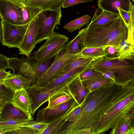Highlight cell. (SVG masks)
Returning <instances> with one entry per match:
<instances>
[{
	"instance_id": "obj_35",
	"label": "cell",
	"mask_w": 134,
	"mask_h": 134,
	"mask_svg": "<svg viewBox=\"0 0 134 134\" xmlns=\"http://www.w3.org/2000/svg\"><path fill=\"white\" fill-rule=\"evenodd\" d=\"M86 105L84 102L80 105H78L72 111L68 116L66 122H70L74 121L80 114Z\"/></svg>"
},
{
	"instance_id": "obj_33",
	"label": "cell",
	"mask_w": 134,
	"mask_h": 134,
	"mask_svg": "<svg viewBox=\"0 0 134 134\" xmlns=\"http://www.w3.org/2000/svg\"><path fill=\"white\" fill-rule=\"evenodd\" d=\"M102 73L90 66L79 74L81 81L91 79L102 75Z\"/></svg>"
},
{
	"instance_id": "obj_37",
	"label": "cell",
	"mask_w": 134,
	"mask_h": 134,
	"mask_svg": "<svg viewBox=\"0 0 134 134\" xmlns=\"http://www.w3.org/2000/svg\"><path fill=\"white\" fill-rule=\"evenodd\" d=\"M119 14L125 25L128 28L131 15V10L129 12L125 11L120 8H118Z\"/></svg>"
},
{
	"instance_id": "obj_47",
	"label": "cell",
	"mask_w": 134,
	"mask_h": 134,
	"mask_svg": "<svg viewBox=\"0 0 134 134\" xmlns=\"http://www.w3.org/2000/svg\"><path fill=\"white\" fill-rule=\"evenodd\" d=\"M132 1L133 2L134 1V0H132Z\"/></svg>"
},
{
	"instance_id": "obj_7",
	"label": "cell",
	"mask_w": 134,
	"mask_h": 134,
	"mask_svg": "<svg viewBox=\"0 0 134 134\" xmlns=\"http://www.w3.org/2000/svg\"><path fill=\"white\" fill-rule=\"evenodd\" d=\"M81 57L79 54L73 55L70 54L65 47L55 56L51 66L40 76L36 83L32 85L39 87L44 86L56 77L67 65Z\"/></svg>"
},
{
	"instance_id": "obj_39",
	"label": "cell",
	"mask_w": 134,
	"mask_h": 134,
	"mask_svg": "<svg viewBox=\"0 0 134 134\" xmlns=\"http://www.w3.org/2000/svg\"><path fill=\"white\" fill-rule=\"evenodd\" d=\"M106 56L111 58H118V49L111 46H108L106 47L105 49Z\"/></svg>"
},
{
	"instance_id": "obj_25",
	"label": "cell",
	"mask_w": 134,
	"mask_h": 134,
	"mask_svg": "<svg viewBox=\"0 0 134 134\" xmlns=\"http://www.w3.org/2000/svg\"><path fill=\"white\" fill-rule=\"evenodd\" d=\"M64 0H30L25 2L26 5L42 10L55 9L61 8Z\"/></svg>"
},
{
	"instance_id": "obj_4",
	"label": "cell",
	"mask_w": 134,
	"mask_h": 134,
	"mask_svg": "<svg viewBox=\"0 0 134 134\" xmlns=\"http://www.w3.org/2000/svg\"><path fill=\"white\" fill-rule=\"evenodd\" d=\"M55 57L43 62L36 60L34 56L9 58V68L13 71L12 75H20L32 79L33 85L51 66Z\"/></svg>"
},
{
	"instance_id": "obj_15",
	"label": "cell",
	"mask_w": 134,
	"mask_h": 134,
	"mask_svg": "<svg viewBox=\"0 0 134 134\" xmlns=\"http://www.w3.org/2000/svg\"><path fill=\"white\" fill-rule=\"evenodd\" d=\"M6 120H30L27 115L11 101H6L0 110V121Z\"/></svg>"
},
{
	"instance_id": "obj_2",
	"label": "cell",
	"mask_w": 134,
	"mask_h": 134,
	"mask_svg": "<svg viewBox=\"0 0 134 134\" xmlns=\"http://www.w3.org/2000/svg\"><path fill=\"white\" fill-rule=\"evenodd\" d=\"M128 28L120 16L104 25L87 29L86 47L103 48L111 46L118 49L121 42L127 39Z\"/></svg>"
},
{
	"instance_id": "obj_44",
	"label": "cell",
	"mask_w": 134,
	"mask_h": 134,
	"mask_svg": "<svg viewBox=\"0 0 134 134\" xmlns=\"http://www.w3.org/2000/svg\"><path fill=\"white\" fill-rule=\"evenodd\" d=\"M6 100L0 98V110L3 106Z\"/></svg>"
},
{
	"instance_id": "obj_30",
	"label": "cell",
	"mask_w": 134,
	"mask_h": 134,
	"mask_svg": "<svg viewBox=\"0 0 134 134\" xmlns=\"http://www.w3.org/2000/svg\"><path fill=\"white\" fill-rule=\"evenodd\" d=\"M24 25L29 24L38 16L42 10L39 8L26 5L22 7Z\"/></svg>"
},
{
	"instance_id": "obj_22",
	"label": "cell",
	"mask_w": 134,
	"mask_h": 134,
	"mask_svg": "<svg viewBox=\"0 0 134 134\" xmlns=\"http://www.w3.org/2000/svg\"><path fill=\"white\" fill-rule=\"evenodd\" d=\"M134 118V109L130 112L119 122L110 134H134V125L132 124Z\"/></svg>"
},
{
	"instance_id": "obj_14",
	"label": "cell",
	"mask_w": 134,
	"mask_h": 134,
	"mask_svg": "<svg viewBox=\"0 0 134 134\" xmlns=\"http://www.w3.org/2000/svg\"><path fill=\"white\" fill-rule=\"evenodd\" d=\"M11 101L24 112L30 120H33L31 114L33 99L25 88H23L15 91Z\"/></svg>"
},
{
	"instance_id": "obj_10",
	"label": "cell",
	"mask_w": 134,
	"mask_h": 134,
	"mask_svg": "<svg viewBox=\"0 0 134 134\" xmlns=\"http://www.w3.org/2000/svg\"><path fill=\"white\" fill-rule=\"evenodd\" d=\"M80 74L75 75L60 85L47 90L35 92L26 90L33 99L31 114L34 116L37 109L43 104L48 101L50 97L57 92L67 90V85Z\"/></svg>"
},
{
	"instance_id": "obj_24",
	"label": "cell",
	"mask_w": 134,
	"mask_h": 134,
	"mask_svg": "<svg viewBox=\"0 0 134 134\" xmlns=\"http://www.w3.org/2000/svg\"><path fill=\"white\" fill-rule=\"evenodd\" d=\"M81 81L84 86L88 89L90 92L115 83L111 79L107 78L103 75Z\"/></svg>"
},
{
	"instance_id": "obj_48",
	"label": "cell",
	"mask_w": 134,
	"mask_h": 134,
	"mask_svg": "<svg viewBox=\"0 0 134 134\" xmlns=\"http://www.w3.org/2000/svg\"><path fill=\"white\" fill-rule=\"evenodd\" d=\"M0 134H2V133H1V132H0Z\"/></svg>"
},
{
	"instance_id": "obj_29",
	"label": "cell",
	"mask_w": 134,
	"mask_h": 134,
	"mask_svg": "<svg viewBox=\"0 0 134 134\" xmlns=\"http://www.w3.org/2000/svg\"><path fill=\"white\" fill-rule=\"evenodd\" d=\"M91 17L88 15H84L72 20L64 25V28L69 32H72L78 29L80 30L81 27L88 24Z\"/></svg>"
},
{
	"instance_id": "obj_23",
	"label": "cell",
	"mask_w": 134,
	"mask_h": 134,
	"mask_svg": "<svg viewBox=\"0 0 134 134\" xmlns=\"http://www.w3.org/2000/svg\"><path fill=\"white\" fill-rule=\"evenodd\" d=\"M78 105L77 104L71 107L64 114L52 122L49 123L42 134H57L64 124L67 118L72 111Z\"/></svg>"
},
{
	"instance_id": "obj_28",
	"label": "cell",
	"mask_w": 134,
	"mask_h": 134,
	"mask_svg": "<svg viewBox=\"0 0 134 134\" xmlns=\"http://www.w3.org/2000/svg\"><path fill=\"white\" fill-rule=\"evenodd\" d=\"M107 47L103 48L86 47L79 54L81 57L92 59L94 60L106 55L105 49Z\"/></svg>"
},
{
	"instance_id": "obj_18",
	"label": "cell",
	"mask_w": 134,
	"mask_h": 134,
	"mask_svg": "<svg viewBox=\"0 0 134 134\" xmlns=\"http://www.w3.org/2000/svg\"><path fill=\"white\" fill-rule=\"evenodd\" d=\"M98 7L108 12L119 14L118 8L130 11L132 5L131 0H99Z\"/></svg>"
},
{
	"instance_id": "obj_9",
	"label": "cell",
	"mask_w": 134,
	"mask_h": 134,
	"mask_svg": "<svg viewBox=\"0 0 134 134\" xmlns=\"http://www.w3.org/2000/svg\"><path fill=\"white\" fill-rule=\"evenodd\" d=\"M29 24L15 25L1 20L2 44L9 48H18L23 41Z\"/></svg>"
},
{
	"instance_id": "obj_5",
	"label": "cell",
	"mask_w": 134,
	"mask_h": 134,
	"mask_svg": "<svg viewBox=\"0 0 134 134\" xmlns=\"http://www.w3.org/2000/svg\"><path fill=\"white\" fill-rule=\"evenodd\" d=\"M134 107V93L122 99L110 108L101 117L93 134L104 133L114 129L119 122Z\"/></svg>"
},
{
	"instance_id": "obj_16",
	"label": "cell",
	"mask_w": 134,
	"mask_h": 134,
	"mask_svg": "<svg viewBox=\"0 0 134 134\" xmlns=\"http://www.w3.org/2000/svg\"><path fill=\"white\" fill-rule=\"evenodd\" d=\"M79 75L68 84L66 87L68 91L76 104L80 105L84 102L90 91L83 84Z\"/></svg>"
},
{
	"instance_id": "obj_20",
	"label": "cell",
	"mask_w": 134,
	"mask_h": 134,
	"mask_svg": "<svg viewBox=\"0 0 134 134\" xmlns=\"http://www.w3.org/2000/svg\"><path fill=\"white\" fill-rule=\"evenodd\" d=\"M88 29L87 26L80 30L75 37L69 41L65 47L68 53L71 55L79 54L85 47V39Z\"/></svg>"
},
{
	"instance_id": "obj_46",
	"label": "cell",
	"mask_w": 134,
	"mask_h": 134,
	"mask_svg": "<svg viewBox=\"0 0 134 134\" xmlns=\"http://www.w3.org/2000/svg\"><path fill=\"white\" fill-rule=\"evenodd\" d=\"M30 0H24L25 2Z\"/></svg>"
},
{
	"instance_id": "obj_45",
	"label": "cell",
	"mask_w": 134,
	"mask_h": 134,
	"mask_svg": "<svg viewBox=\"0 0 134 134\" xmlns=\"http://www.w3.org/2000/svg\"><path fill=\"white\" fill-rule=\"evenodd\" d=\"M2 35L1 26L0 24V43L2 41Z\"/></svg>"
},
{
	"instance_id": "obj_1",
	"label": "cell",
	"mask_w": 134,
	"mask_h": 134,
	"mask_svg": "<svg viewBox=\"0 0 134 134\" xmlns=\"http://www.w3.org/2000/svg\"><path fill=\"white\" fill-rule=\"evenodd\" d=\"M134 93V81L123 87L115 83L89 92L86 105L73 121L66 122L57 134H93L101 117L110 108Z\"/></svg>"
},
{
	"instance_id": "obj_12",
	"label": "cell",
	"mask_w": 134,
	"mask_h": 134,
	"mask_svg": "<svg viewBox=\"0 0 134 134\" xmlns=\"http://www.w3.org/2000/svg\"><path fill=\"white\" fill-rule=\"evenodd\" d=\"M76 104L72 98L69 101L52 108H43L38 112L36 121L50 123L64 114Z\"/></svg>"
},
{
	"instance_id": "obj_41",
	"label": "cell",
	"mask_w": 134,
	"mask_h": 134,
	"mask_svg": "<svg viewBox=\"0 0 134 134\" xmlns=\"http://www.w3.org/2000/svg\"><path fill=\"white\" fill-rule=\"evenodd\" d=\"M12 75L10 71H6L5 70H0V82L3 83V80Z\"/></svg>"
},
{
	"instance_id": "obj_17",
	"label": "cell",
	"mask_w": 134,
	"mask_h": 134,
	"mask_svg": "<svg viewBox=\"0 0 134 134\" xmlns=\"http://www.w3.org/2000/svg\"><path fill=\"white\" fill-rule=\"evenodd\" d=\"M90 66V64H89L79 67L56 77L43 87H39L31 85L30 88L31 90L35 92H39L47 90L60 85L75 75L80 74Z\"/></svg>"
},
{
	"instance_id": "obj_26",
	"label": "cell",
	"mask_w": 134,
	"mask_h": 134,
	"mask_svg": "<svg viewBox=\"0 0 134 134\" xmlns=\"http://www.w3.org/2000/svg\"><path fill=\"white\" fill-rule=\"evenodd\" d=\"M72 98L67 90L61 91L49 98L48 101V105L46 107L52 108L69 101Z\"/></svg>"
},
{
	"instance_id": "obj_40",
	"label": "cell",
	"mask_w": 134,
	"mask_h": 134,
	"mask_svg": "<svg viewBox=\"0 0 134 134\" xmlns=\"http://www.w3.org/2000/svg\"><path fill=\"white\" fill-rule=\"evenodd\" d=\"M9 68V58L0 53V70Z\"/></svg>"
},
{
	"instance_id": "obj_13",
	"label": "cell",
	"mask_w": 134,
	"mask_h": 134,
	"mask_svg": "<svg viewBox=\"0 0 134 134\" xmlns=\"http://www.w3.org/2000/svg\"><path fill=\"white\" fill-rule=\"evenodd\" d=\"M39 15L28 24L23 41L18 48L20 54L24 55L29 57L31 53L36 47L37 44L36 38Z\"/></svg>"
},
{
	"instance_id": "obj_43",
	"label": "cell",
	"mask_w": 134,
	"mask_h": 134,
	"mask_svg": "<svg viewBox=\"0 0 134 134\" xmlns=\"http://www.w3.org/2000/svg\"><path fill=\"white\" fill-rule=\"evenodd\" d=\"M14 3L20 7L26 5L24 0H5Z\"/></svg>"
},
{
	"instance_id": "obj_6",
	"label": "cell",
	"mask_w": 134,
	"mask_h": 134,
	"mask_svg": "<svg viewBox=\"0 0 134 134\" xmlns=\"http://www.w3.org/2000/svg\"><path fill=\"white\" fill-rule=\"evenodd\" d=\"M61 8L42 10L38 16L36 38L37 44L47 39L54 33V29L60 24L62 15Z\"/></svg>"
},
{
	"instance_id": "obj_31",
	"label": "cell",
	"mask_w": 134,
	"mask_h": 134,
	"mask_svg": "<svg viewBox=\"0 0 134 134\" xmlns=\"http://www.w3.org/2000/svg\"><path fill=\"white\" fill-rule=\"evenodd\" d=\"M26 121L22 120H6L0 121V132L6 134L8 132L18 129L19 124Z\"/></svg>"
},
{
	"instance_id": "obj_19",
	"label": "cell",
	"mask_w": 134,
	"mask_h": 134,
	"mask_svg": "<svg viewBox=\"0 0 134 134\" xmlns=\"http://www.w3.org/2000/svg\"><path fill=\"white\" fill-rule=\"evenodd\" d=\"M120 16L119 14L111 13L98 7L90 23L87 26L88 29L97 27L107 23Z\"/></svg>"
},
{
	"instance_id": "obj_36",
	"label": "cell",
	"mask_w": 134,
	"mask_h": 134,
	"mask_svg": "<svg viewBox=\"0 0 134 134\" xmlns=\"http://www.w3.org/2000/svg\"><path fill=\"white\" fill-rule=\"evenodd\" d=\"M6 134H38L36 131L26 126H20L17 129L8 132Z\"/></svg>"
},
{
	"instance_id": "obj_11",
	"label": "cell",
	"mask_w": 134,
	"mask_h": 134,
	"mask_svg": "<svg viewBox=\"0 0 134 134\" xmlns=\"http://www.w3.org/2000/svg\"><path fill=\"white\" fill-rule=\"evenodd\" d=\"M22 7L5 0H0L1 20L15 25H24Z\"/></svg>"
},
{
	"instance_id": "obj_32",
	"label": "cell",
	"mask_w": 134,
	"mask_h": 134,
	"mask_svg": "<svg viewBox=\"0 0 134 134\" xmlns=\"http://www.w3.org/2000/svg\"><path fill=\"white\" fill-rule=\"evenodd\" d=\"M93 61V59L88 58L81 57L78 58L66 66L57 77L79 67L90 64Z\"/></svg>"
},
{
	"instance_id": "obj_8",
	"label": "cell",
	"mask_w": 134,
	"mask_h": 134,
	"mask_svg": "<svg viewBox=\"0 0 134 134\" xmlns=\"http://www.w3.org/2000/svg\"><path fill=\"white\" fill-rule=\"evenodd\" d=\"M68 40L65 35L54 32L36 52L35 59L43 62L54 57L65 48Z\"/></svg>"
},
{
	"instance_id": "obj_34",
	"label": "cell",
	"mask_w": 134,
	"mask_h": 134,
	"mask_svg": "<svg viewBox=\"0 0 134 134\" xmlns=\"http://www.w3.org/2000/svg\"><path fill=\"white\" fill-rule=\"evenodd\" d=\"M14 93L4 83L0 82V98L6 101H11Z\"/></svg>"
},
{
	"instance_id": "obj_27",
	"label": "cell",
	"mask_w": 134,
	"mask_h": 134,
	"mask_svg": "<svg viewBox=\"0 0 134 134\" xmlns=\"http://www.w3.org/2000/svg\"><path fill=\"white\" fill-rule=\"evenodd\" d=\"M134 46L127 42V39L122 41L118 49V58L120 60L131 59L134 60Z\"/></svg>"
},
{
	"instance_id": "obj_42",
	"label": "cell",
	"mask_w": 134,
	"mask_h": 134,
	"mask_svg": "<svg viewBox=\"0 0 134 134\" xmlns=\"http://www.w3.org/2000/svg\"><path fill=\"white\" fill-rule=\"evenodd\" d=\"M99 72L105 77L111 79L115 83V76L114 73L108 70L102 71Z\"/></svg>"
},
{
	"instance_id": "obj_21",
	"label": "cell",
	"mask_w": 134,
	"mask_h": 134,
	"mask_svg": "<svg viewBox=\"0 0 134 134\" xmlns=\"http://www.w3.org/2000/svg\"><path fill=\"white\" fill-rule=\"evenodd\" d=\"M3 83L9 88L15 92L23 88L26 89L33 83L32 79L26 78L21 75H12L3 80Z\"/></svg>"
},
{
	"instance_id": "obj_3",
	"label": "cell",
	"mask_w": 134,
	"mask_h": 134,
	"mask_svg": "<svg viewBox=\"0 0 134 134\" xmlns=\"http://www.w3.org/2000/svg\"><path fill=\"white\" fill-rule=\"evenodd\" d=\"M90 66L99 72L111 71L115 76V83L123 87L134 81V61L120 60L104 56L92 61Z\"/></svg>"
},
{
	"instance_id": "obj_38",
	"label": "cell",
	"mask_w": 134,
	"mask_h": 134,
	"mask_svg": "<svg viewBox=\"0 0 134 134\" xmlns=\"http://www.w3.org/2000/svg\"><path fill=\"white\" fill-rule=\"evenodd\" d=\"M93 0H64L62 7L63 8H65L71 6L85 2H89Z\"/></svg>"
}]
</instances>
